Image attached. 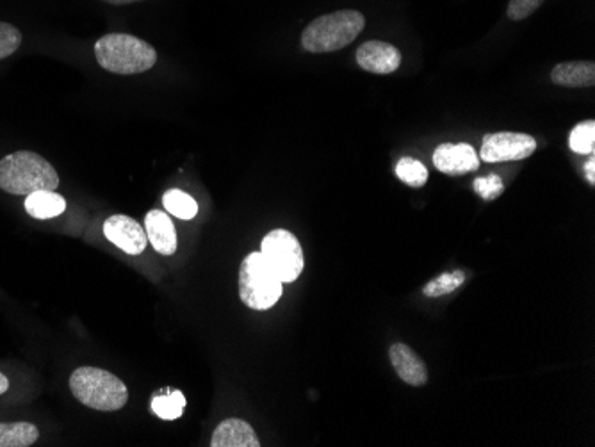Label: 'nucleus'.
<instances>
[{
	"mask_svg": "<svg viewBox=\"0 0 595 447\" xmlns=\"http://www.w3.org/2000/svg\"><path fill=\"white\" fill-rule=\"evenodd\" d=\"M56 168L40 154L20 150L0 159V189L9 195L27 196L34 191H56Z\"/></svg>",
	"mask_w": 595,
	"mask_h": 447,
	"instance_id": "1",
	"label": "nucleus"
},
{
	"mask_svg": "<svg viewBox=\"0 0 595 447\" xmlns=\"http://www.w3.org/2000/svg\"><path fill=\"white\" fill-rule=\"evenodd\" d=\"M95 57L104 70L118 75L143 74L157 63V52L150 43L125 33L102 36L95 43Z\"/></svg>",
	"mask_w": 595,
	"mask_h": 447,
	"instance_id": "2",
	"label": "nucleus"
},
{
	"mask_svg": "<svg viewBox=\"0 0 595 447\" xmlns=\"http://www.w3.org/2000/svg\"><path fill=\"white\" fill-rule=\"evenodd\" d=\"M366 18L355 9H341L312 20L302 34V47L312 54L344 49L357 40Z\"/></svg>",
	"mask_w": 595,
	"mask_h": 447,
	"instance_id": "3",
	"label": "nucleus"
},
{
	"mask_svg": "<svg viewBox=\"0 0 595 447\" xmlns=\"http://www.w3.org/2000/svg\"><path fill=\"white\" fill-rule=\"evenodd\" d=\"M70 389L77 401L98 412H116L127 405L125 383L100 367H79L70 376Z\"/></svg>",
	"mask_w": 595,
	"mask_h": 447,
	"instance_id": "4",
	"label": "nucleus"
},
{
	"mask_svg": "<svg viewBox=\"0 0 595 447\" xmlns=\"http://www.w3.org/2000/svg\"><path fill=\"white\" fill-rule=\"evenodd\" d=\"M284 291L282 280L269 268L261 252L246 257L239 269V298L253 310H268L277 305Z\"/></svg>",
	"mask_w": 595,
	"mask_h": 447,
	"instance_id": "5",
	"label": "nucleus"
},
{
	"mask_svg": "<svg viewBox=\"0 0 595 447\" xmlns=\"http://www.w3.org/2000/svg\"><path fill=\"white\" fill-rule=\"evenodd\" d=\"M261 253L269 268L282 280V284H293L294 280L302 275L305 266L302 244L289 230H271L268 236L262 239Z\"/></svg>",
	"mask_w": 595,
	"mask_h": 447,
	"instance_id": "6",
	"label": "nucleus"
},
{
	"mask_svg": "<svg viewBox=\"0 0 595 447\" xmlns=\"http://www.w3.org/2000/svg\"><path fill=\"white\" fill-rule=\"evenodd\" d=\"M537 150V141L524 132H496L483 138L480 161L485 163H508L528 159Z\"/></svg>",
	"mask_w": 595,
	"mask_h": 447,
	"instance_id": "7",
	"label": "nucleus"
},
{
	"mask_svg": "<svg viewBox=\"0 0 595 447\" xmlns=\"http://www.w3.org/2000/svg\"><path fill=\"white\" fill-rule=\"evenodd\" d=\"M104 236L129 255L145 252L148 244L147 232L138 221L125 214H115L104 221Z\"/></svg>",
	"mask_w": 595,
	"mask_h": 447,
	"instance_id": "8",
	"label": "nucleus"
},
{
	"mask_svg": "<svg viewBox=\"0 0 595 447\" xmlns=\"http://www.w3.org/2000/svg\"><path fill=\"white\" fill-rule=\"evenodd\" d=\"M433 166L446 175H465L480 168V157L467 143H442L433 152Z\"/></svg>",
	"mask_w": 595,
	"mask_h": 447,
	"instance_id": "9",
	"label": "nucleus"
},
{
	"mask_svg": "<svg viewBox=\"0 0 595 447\" xmlns=\"http://www.w3.org/2000/svg\"><path fill=\"white\" fill-rule=\"evenodd\" d=\"M357 63L369 74H394L401 65V52L387 41H366L357 50Z\"/></svg>",
	"mask_w": 595,
	"mask_h": 447,
	"instance_id": "10",
	"label": "nucleus"
},
{
	"mask_svg": "<svg viewBox=\"0 0 595 447\" xmlns=\"http://www.w3.org/2000/svg\"><path fill=\"white\" fill-rule=\"evenodd\" d=\"M392 367L403 382L412 387H423L428 382V369L424 366L423 360L419 358L416 351L408 348L407 344L398 342L392 344L389 350Z\"/></svg>",
	"mask_w": 595,
	"mask_h": 447,
	"instance_id": "11",
	"label": "nucleus"
},
{
	"mask_svg": "<svg viewBox=\"0 0 595 447\" xmlns=\"http://www.w3.org/2000/svg\"><path fill=\"white\" fill-rule=\"evenodd\" d=\"M145 232L157 253L170 257L177 252V232L172 218L163 211H150L145 216Z\"/></svg>",
	"mask_w": 595,
	"mask_h": 447,
	"instance_id": "12",
	"label": "nucleus"
},
{
	"mask_svg": "<svg viewBox=\"0 0 595 447\" xmlns=\"http://www.w3.org/2000/svg\"><path fill=\"white\" fill-rule=\"evenodd\" d=\"M212 447H259V437L243 419H225L212 433Z\"/></svg>",
	"mask_w": 595,
	"mask_h": 447,
	"instance_id": "13",
	"label": "nucleus"
},
{
	"mask_svg": "<svg viewBox=\"0 0 595 447\" xmlns=\"http://www.w3.org/2000/svg\"><path fill=\"white\" fill-rule=\"evenodd\" d=\"M551 81L565 88H590L595 84L594 61H567L551 70Z\"/></svg>",
	"mask_w": 595,
	"mask_h": 447,
	"instance_id": "14",
	"label": "nucleus"
},
{
	"mask_svg": "<svg viewBox=\"0 0 595 447\" xmlns=\"http://www.w3.org/2000/svg\"><path fill=\"white\" fill-rule=\"evenodd\" d=\"M25 211L36 220H50L66 211V200L56 191H34L25 198Z\"/></svg>",
	"mask_w": 595,
	"mask_h": 447,
	"instance_id": "15",
	"label": "nucleus"
},
{
	"mask_svg": "<svg viewBox=\"0 0 595 447\" xmlns=\"http://www.w3.org/2000/svg\"><path fill=\"white\" fill-rule=\"evenodd\" d=\"M40 439L33 423H0V447H29Z\"/></svg>",
	"mask_w": 595,
	"mask_h": 447,
	"instance_id": "16",
	"label": "nucleus"
},
{
	"mask_svg": "<svg viewBox=\"0 0 595 447\" xmlns=\"http://www.w3.org/2000/svg\"><path fill=\"white\" fill-rule=\"evenodd\" d=\"M163 204L166 211L172 216H177L180 220H193L198 212V204L193 196L180 191V189H170L163 196Z\"/></svg>",
	"mask_w": 595,
	"mask_h": 447,
	"instance_id": "17",
	"label": "nucleus"
},
{
	"mask_svg": "<svg viewBox=\"0 0 595 447\" xmlns=\"http://www.w3.org/2000/svg\"><path fill=\"white\" fill-rule=\"evenodd\" d=\"M465 282L464 271H451V273H442L441 277L433 278L432 282L423 287L424 296L428 298H441L446 294L455 293L458 287H462Z\"/></svg>",
	"mask_w": 595,
	"mask_h": 447,
	"instance_id": "18",
	"label": "nucleus"
},
{
	"mask_svg": "<svg viewBox=\"0 0 595 447\" xmlns=\"http://www.w3.org/2000/svg\"><path fill=\"white\" fill-rule=\"evenodd\" d=\"M396 177L407 186L423 187L428 182L430 173L421 161L412 157H403L400 163L396 164Z\"/></svg>",
	"mask_w": 595,
	"mask_h": 447,
	"instance_id": "19",
	"label": "nucleus"
},
{
	"mask_svg": "<svg viewBox=\"0 0 595 447\" xmlns=\"http://www.w3.org/2000/svg\"><path fill=\"white\" fill-rule=\"evenodd\" d=\"M569 147L574 154L590 155L595 150V122L578 123L569 136Z\"/></svg>",
	"mask_w": 595,
	"mask_h": 447,
	"instance_id": "20",
	"label": "nucleus"
},
{
	"mask_svg": "<svg viewBox=\"0 0 595 447\" xmlns=\"http://www.w3.org/2000/svg\"><path fill=\"white\" fill-rule=\"evenodd\" d=\"M184 407H186V398L179 391L163 394V396H155L154 401H152V410L164 421L179 419Z\"/></svg>",
	"mask_w": 595,
	"mask_h": 447,
	"instance_id": "21",
	"label": "nucleus"
},
{
	"mask_svg": "<svg viewBox=\"0 0 595 447\" xmlns=\"http://www.w3.org/2000/svg\"><path fill=\"white\" fill-rule=\"evenodd\" d=\"M473 189L474 193L481 196L485 202H492L505 193V184L499 175L492 173L489 177H480V179L474 180Z\"/></svg>",
	"mask_w": 595,
	"mask_h": 447,
	"instance_id": "22",
	"label": "nucleus"
},
{
	"mask_svg": "<svg viewBox=\"0 0 595 447\" xmlns=\"http://www.w3.org/2000/svg\"><path fill=\"white\" fill-rule=\"evenodd\" d=\"M22 45V33L15 25L0 22V59L15 54Z\"/></svg>",
	"mask_w": 595,
	"mask_h": 447,
	"instance_id": "23",
	"label": "nucleus"
},
{
	"mask_svg": "<svg viewBox=\"0 0 595 447\" xmlns=\"http://www.w3.org/2000/svg\"><path fill=\"white\" fill-rule=\"evenodd\" d=\"M546 0H510L506 17L514 22H521L524 18L531 17Z\"/></svg>",
	"mask_w": 595,
	"mask_h": 447,
	"instance_id": "24",
	"label": "nucleus"
},
{
	"mask_svg": "<svg viewBox=\"0 0 595 447\" xmlns=\"http://www.w3.org/2000/svg\"><path fill=\"white\" fill-rule=\"evenodd\" d=\"M583 171H585V177H587L588 184L590 186H594L595 184V157L594 154H590L588 157L587 163L583 166Z\"/></svg>",
	"mask_w": 595,
	"mask_h": 447,
	"instance_id": "25",
	"label": "nucleus"
},
{
	"mask_svg": "<svg viewBox=\"0 0 595 447\" xmlns=\"http://www.w3.org/2000/svg\"><path fill=\"white\" fill-rule=\"evenodd\" d=\"M9 391V380H8V376H6V374L2 373V371H0V396H2V394H6V392Z\"/></svg>",
	"mask_w": 595,
	"mask_h": 447,
	"instance_id": "26",
	"label": "nucleus"
},
{
	"mask_svg": "<svg viewBox=\"0 0 595 447\" xmlns=\"http://www.w3.org/2000/svg\"><path fill=\"white\" fill-rule=\"evenodd\" d=\"M107 4H115V6H123V4H132V2H141V0H102Z\"/></svg>",
	"mask_w": 595,
	"mask_h": 447,
	"instance_id": "27",
	"label": "nucleus"
}]
</instances>
